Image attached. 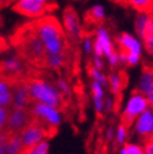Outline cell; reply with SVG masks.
<instances>
[{"label":"cell","mask_w":153,"mask_h":154,"mask_svg":"<svg viewBox=\"0 0 153 154\" xmlns=\"http://www.w3.org/2000/svg\"><path fill=\"white\" fill-rule=\"evenodd\" d=\"M47 53H63L65 50V33L62 24L52 15H47L33 25Z\"/></svg>","instance_id":"1"},{"label":"cell","mask_w":153,"mask_h":154,"mask_svg":"<svg viewBox=\"0 0 153 154\" xmlns=\"http://www.w3.org/2000/svg\"><path fill=\"white\" fill-rule=\"evenodd\" d=\"M29 94L34 103H43L60 108L63 104V95L55 87V84L45 79H32L28 83Z\"/></svg>","instance_id":"2"},{"label":"cell","mask_w":153,"mask_h":154,"mask_svg":"<svg viewBox=\"0 0 153 154\" xmlns=\"http://www.w3.org/2000/svg\"><path fill=\"white\" fill-rule=\"evenodd\" d=\"M30 113L36 122L42 123L50 132H54L63 122V114L58 106L43 103H34L30 106Z\"/></svg>","instance_id":"3"},{"label":"cell","mask_w":153,"mask_h":154,"mask_svg":"<svg viewBox=\"0 0 153 154\" xmlns=\"http://www.w3.org/2000/svg\"><path fill=\"white\" fill-rule=\"evenodd\" d=\"M54 8L52 0H15L14 10L23 17L30 19H40L47 17Z\"/></svg>","instance_id":"4"},{"label":"cell","mask_w":153,"mask_h":154,"mask_svg":"<svg viewBox=\"0 0 153 154\" xmlns=\"http://www.w3.org/2000/svg\"><path fill=\"white\" fill-rule=\"evenodd\" d=\"M148 108H149V105H148L146 95L142 94L138 90L133 91L131 97L127 99L124 109L120 114V120H122L120 123L131 127L133 124V122L138 118L144 110H147Z\"/></svg>","instance_id":"5"},{"label":"cell","mask_w":153,"mask_h":154,"mask_svg":"<svg viewBox=\"0 0 153 154\" xmlns=\"http://www.w3.org/2000/svg\"><path fill=\"white\" fill-rule=\"evenodd\" d=\"M117 44L119 50L127 55V65L134 66L141 61L142 57V40L129 33H120L117 36Z\"/></svg>","instance_id":"6"},{"label":"cell","mask_w":153,"mask_h":154,"mask_svg":"<svg viewBox=\"0 0 153 154\" xmlns=\"http://www.w3.org/2000/svg\"><path fill=\"white\" fill-rule=\"evenodd\" d=\"M52 134L53 132H50L47 127L36 120L30 122L19 133L20 139L25 148L33 147V145H36L44 140H48V137H50Z\"/></svg>","instance_id":"7"},{"label":"cell","mask_w":153,"mask_h":154,"mask_svg":"<svg viewBox=\"0 0 153 154\" xmlns=\"http://www.w3.org/2000/svg\"><path fill=\"white\" fill-rule=\"evenodd\" d=\"M21 48H23V51H24L27 58H29L33 61H38V63H42V61L44 63L47 51H45V48H44L43 43L40 42L39 36L34 32V29L32 32H28L23 35Z\"/></svg>","instance_id":"8"},{"label":"cell","mask_w":153,"mask_h":154,"mask_svg":"<svg viewBox=\"0 0 153 154\" xmlns=\"http://www.w3.org/2000/svg\"><path fill=\"white\" fill-rule=\"evenodd\" d=\"M62 26L65 35L72 39H80L83 38V26L76 11L73 8H67L62 15Z\"/></svg>","instance_id":"9"},{"label":"cell","mask_w":153,"mask_h":154,"mask_svg":"<svg viewBox=\"0 0 153 154\" xmlns=\"http://www.w3.org/2000/svg\"><path fill=\"white\" fill-rule=\"evenodd\" d=\"M32 119V113L28 110V108H11L8 115L6 129L10 133H20Z\"/></svg>","instance_id":"10"},{"label":"cell","mask_w":153,"mask_h":154,"mask_svg":"<svg viewBox=\"0 0 153 154\" xmlns=\"http://www.w3.org/2000/svg\"><path fill=\"white\" fill-rule=\"evenodd\" d=\"M116 50L112 42V38L109 35V32L104 25H99L95 29V38H94V48L93 53L99 57H108Z\"/></svg>","instance_id":"11"},{"label":"cell","mask_w":153,"mask_h":154,"mask_svg":"<svg viewBox=\"0 0 153 154\" xmlns=\"http://www.w3.org/2000/svg\"><path fill=\"white\" fill-rule=\"evenodd\" d=\"M133 130L136 135L146 142L153 134V109L148 108L133 122Z\"/></svg>","instance_id":"12"},{"label":"cell","mask_w":153,"mask_h":154,"mask_svg":"<svg viewBox=\"0 0 153 154\" xmlns=\"http://www.w3.org/2000/svg\"><path fill=\"white\" fill-rule=\"evenodd\" d=\"M25 64L19 55H9L2 60L0 63V70L4 73L6 78H14L19 76L24 72Z\"/></svg>","instance_id":"13"},{"label":"cell","mask_w":153,"mask_h":154,"mask_svg":"<svg viewBox=\"0 0 153 154\" xmlns=\"http://www.w3.org/2000/svg\"><path fill=\"white\" fill-rule=\"evenodd\" d=\"M134 30L137 38L142 42L153 33V20L147 11H138L134 20Z\"/></svg>","instance_id":"14"},{"label":"cell","mask_w":153,"mask_h":154,"mask_svg":"<svg viewBox=\"0 0 153 154\" xmlns=\"http://www.w3.org/2000/svg\"><path fill=\"white\" fill-rule=\"evenodd\" d=\"M32 98L29 94V87L28 83L18 82L14 84L13 90V105L11 108H28Z\"/></svg>","instance_id":"15"},{"label":"cell","mask_w":153,"mask_h":154,"mask_svg":"<svg viewBox=\"0 0 153 154\" xmlns=\"http://www.w3.org/2000/svg\"><path fill=\"white\" fill-rule=\"evenodd\" d=\"M13 90L14 84L6 76H0V106L11 108L13 105Z\"/></svg>","instance_id":"16"},{"label":"cell","mask_w":153,"mask_h":154,"mask_svg":"<svg viewBox=\"0 0 153 154\" xmlns=\"http://www.w3.org/2000/svg\"><path fill=\"white\" fill-rule=\"evenodd\" d=\"M152 88H153V66H144L139 76L137 90L146 95Z\"/></svg>","instance_id":"17"},{"label":"cell","mask_w":153,"mask_h":154,"mask_svg":"<svg viewBox=\"0 0 153 154\" xmlns=\"http://www.w3.org/2000/svg\"><path fill=\"white\" fill-rule=\"evenodd\" d=\"M65 51L63 53H47L44 59V64L47 68L52 69V70H59L62 69L65 64Z\"/></svg>","instance_id":"18"},{"label":"cell","mask_w":153,"mask_h":154,"mask_svg":"<svg viewBox=\"0 0 153 154\" xmlns=\"http://www.w3.org/2000/svg\"><path fill=\"white\" fill-rule=\"evenodd\" d=\"M124 78L122 73H111L108 75V85L111 88V93L117 97L120 94L122 89L124 87Z\"/></svg>","instance_id":"19"},{"label":"cell","mask_w":153,"mask_h":154,"mask_svg":"<svg viewBox=\"0 0 153 154\" xmlns=\"http://www.w3.org/2000/svg\"><path fill=\"white\" fill-rule=\"evenodd\" d=\"M24 148L25 147L20 139L19 133H10L8 140V154H21Z\"/></svg>","instance_id":"20"},{"label":"cell","mask_w":153,"mask_h":154,"mask_svg":"<svg viewBox=\"0 0 153 154\" xmlns=\"http://www.w3.org/2000/svg\"><path fill=\"white\" fill-rule=\"evenodd\" d=\"M87 18L89 21L92 23H102L105 18V10H104V6L102 5H93L88 10L87 14Z\"/></svg>","instance_id":"21"},{"label":"cell","mask_w":153,"mask_h":154,"mask_svg":"<svg viewBox=\"0 0 153 154\" xmlns=\"http://www.w3.org/2000/svg\"><path fill=\"white\" fill-rule=\"evenodd\" d=\"M126 3L137 11L149 13L153 9V0H126Z\"/></svg>","instance_id":"22"},{"label":"cell","mask_w":153,"mask_h":154,"mask_svg":"<svg viewBox=\"0 0 153 154\" xmlns=\"http://www.w3.org/2000/svg\"><path fill=\"white\" fill-rule=\"evenodd\" d=\"M50 150V144L48 140H44L36 145L29 148H24V150L21 152V154H49Z\"/></svg>","instance_id":"23"},{"label":"cell","mask_w":153,"mask_h":154,"mask_svg":"<svg viewBox=\"0 0 153 154\" xmlns=\"http://www.w3.org/2000/svg\"><path fill=\"white\" fill-rule=\"evenodd\" d=\"M128 135H129V127L120 123L118 124V127L116 128V138L114 140L118 145H123L127 143V139H128Z\"/></svg>","instance_id":"24"},{"label":"cell","mask_w":153,"mask_h":154,"mask_svg":"<svg viewBox=\"0 0 153 154\" xmlns=\"http://www.w3.org/2000/svg\"><path fill=\"white\" fill-rule=\"evenodd\" d=\"M118 154H144L143 145L137 143H126L120 145Z\"/></svg>","instance_id":"25"},{"label":"cell","mask_w":153,"mask_h":154,"mask_svg":"<svg viewBox=\"0 0 153 154\" xmlns=\"http://www.w3.org/2000/svg\"><path fill=\"white\" fill-rule=\"evenodd\" d=\"M89 76L92 78V80L101 83L103 87L108 85V76H107L102 70H99V69L92 66V65L89 68Z\"/></svg>","instance_id":"26"},{"label":"cell","mask_w":153,"mask_h":154,"mask_svg":"<svg viewBox=\"0 0 153 154\" xmlns=\"http://www.w3.org/2000/svg\"><path fill=\"white\" fill-rule=\"evenodd\" d=\"M105 87H103L101 83L92 80L90 83V91H92V98H98V99H103L105 98Z\"/></svg>","instance_id":"27"},{"label":"cell","mask_w":153,"mask_h":154,"mask_svg":"<svg viewBox=\"0 0 153 154\" xmlns=\"http://www.w3.org/2000/svg\"><path fill=\"white\" fill-rule=\"evenodd\" d=\"M55 87L58 88V90L62 93L63 97H67V95H70V85H69V83H68L64 78H57L55 79Z\"/></svg>","instance_id":"28"},{"label":"cell","mask_w":153,"mask_h":154,"mask_svg":"<svg viewBox=\"0 0 153 154\" xmlns=\"http://www.w3.org/2000/svg\"><path fill=\"white\" fill-rule=\"evenodd\" d=\"M82 44H83V50L87 55L93 54V48H94V40L90 36H83L82 38Z\"/></svg>","instance_id":"29"},{"label":"cell","mask_w":153,"mask_h":154,"mask_svg":"<svg viewBox=\"0 0 153 154\" xmlns=\"http://www.w3.org/2000/svg\"><path fill=\"white\" fill-rule=\"evenodd\" d=\"M10 134L4 132H0V154H8V140H9Z\"/></svg>","instance_id":"30"},{"label":"cell","mask_w":153,"mask_h":154,"mask_svg":"<svg viewBox=\"0 0 153 154\" xmlns=\"http://www.w3.org/2000/svg\"><path fill=\"white\" fill-rule=\"evenodd\" d=\"M8 115H9V109L8 108L0 106V132H4L8 125Z\"/></svg>","instance_id":"31"},{"label":"cell","mask_w":153,"mask_h":154,"mask_svg":"<svg viewBox=\"0 0 153 154\" xmlns=\"http://www.w3.org/2000/svg\"><path fill=\"white\" fill-rule=\"evenodd\" d=\"M107 60H108V64L111 68H116L120 64V61H119V53L117 50H114L111 55L107 57Z\"/></svg>","instance_id":"32"},{"label":"cell","mask_w":153,"mask_h":154,"mask_svg":"<svg viewBox=\"0 0 153 154\" xmlns=\"http://www.w3.org/2000/svg\"><path fill=\"white\" fill-rule=\"evenodd\" d=\"M92 66H94L99 70H103L104 68V61H103V57H99L97 54H92Z\"/></svg>","instance_id":"33"},{"label":"cell","mask_w":153,"mask_h":154,"mask_svg":"<svg viewBox=\"0 0 153 154\" xmlns=\"http://www.w3.org/2000/svg\"><path fill=\"white\" fill-rule=\"evenodd\" d=\"M142 43L144 45V50H146L151 57H153V33L149 36H147Z\"/></svg>","instance_id":"34"},{"label":"cell","mask_w":153,"mask_h":154,"mask_svg":"<svg viewBox=\"0 0 153 154\" xmlns=\"http://www.w3.org/2000/svg\"><path fill=\"white\" fill-rule=\"evenodd\" d=\"M116 105V100L113 97H105L104 98V112H112Z\"/></svg>","instance_id":"35"},{"label":"cell","mask_w":153,"mask_h":154,"mask_svg":"<svg viewBox=\"0 0 153 154\" xmlns=\"http://www.w3.org/2000/svg\"><path fill=\"white\" fill-rule=\"evenodd\" d=\"M104 137H105V139L109 140V142L114 140V138H116V128H114V125H109L108 128L105 129Z\"/></svg>","instance_id":"36"},{"label":"cell","mask_w":153,"mask_h":154,"mask_svg":"<svg viewBox=\"0 0 153 154\" xmlns=\"http://www.w3.org/2000/svg\"><path fill=\"white\" fill-rule=\"evenodd\" d=\"M143 149H144V154H153V140L147 139L143 144Z\"/></svg>","instance_id":"37"},{"label":"cell","mask_w":153,"mask_h":154,"mask_svg":"<svg viewBox=\"0 0 153 154\" xmlns=\"http://www.w3.org/2000/svg\"><path fill=\"white\" fill-rule=\"evenodd\" d=\"M146 98H147V102H148L149 108H151V109H153V88L146 94Z\"/></svg>","instance_id":"38"},{"label":"cell","mask_w":153,"mask_h":154,"mask_svg":"<svg viewBox=\"0 0 153 154\" xmlns=\"http://www.w3.org/2000/svg\"><path fill=\"white\" fill-rule=\"evenodd\" d=\"M149 17H151V18H152V20H153V9L149 11Z\"/></svg>","instance_id":"39"},{"label":"cell","mask_w":153,"mask_h":154,"mask_svg":"<svg viewBox=\"0 0 153 154\" xmlns=\"http://www.w3.org/2000/svg\"><path fill=\"white\" fill-rule=\"evenodd\" d=\"M0 32H2V20H0Z\"/></svg>","instance_id":"40"},{"label":"cell","mask_w":153,"mask_h":154,"mask_svg":"<svg viewBox=\"0 0 153 154\" xmlns=\"http://www.w3.org/2000/svg\"><path fill=\"white\" fill-rule=\"evenodd\" d=\"M95 154H103V153H102V152H97Z\"/></svg>","instance_id":"41"},{"label":"cell","mask_w":153,"mask_h":154,"mask_svg":"<svg viewBox=\"0 0 153 154\" xmlns=\"http://www.w3.org/2000/svg\"><path fill=\"white\" fill-rule=\"evenodd\" d=\"M149 139H152V140H153V134H152V137H151V138H149Z\"/></svg>","instance_id":"42"}]
</instances>
